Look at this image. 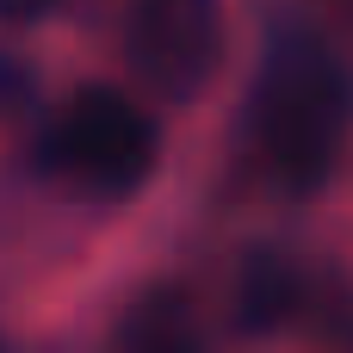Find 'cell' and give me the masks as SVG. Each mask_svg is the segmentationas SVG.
Returning a JSON list of instances; mask_svg holds the SVG:
<instances>
[{"instance_id":"1","label":"cell","mask_w":353,"mask_h":353,"mask_svg":"<svg viewBox=\"0 0 353 353\" xmlns=\"http://www.w3.org/2000/svg\"><path fill=\"white\" fill-rule=\"evenodd\" d=\"M353 130V74L310 31H285L267 43L248 87V143L261 174L304 199L329 186Z\"/></svg>"},{"instance_id":"2","label":"cell","mask_w":353,"mask_h":353,"mask_svg":"<svg viewBox=\"0 0 353 353\" xmlns=\"http://www.w3.org/2000/svg\"><path fill=\"white\" fill-rule=\"evenodd\" d=\"M37 155H43L50 174L74 180L81 192H93V199H124V192H137V186L155 174V161H161V130H155V118H149L130 93L93 81V87H74V93H68V105L50 118Z\"/></svg>"},{"instance_id":"3","label":"cell","mask_w":353,"mask_h":353,"mask_svg":"<svg viewBox=\"0 0 353 353\" xmlns=\"http://www.w3.org/2000/svg\"><path fill=\"white\" fill-rule=\"evenodd\" d=\"M124 56L155 99L192 105L223 62V6L217 0H130Z\"/></svg>"},{"instance_id":"4","label":"cell","mask_w":353,"mask_h":353,"mask_svg":"<svg viewBox=\"0 0 353 353\" xmlns=\"http://www.w3.org/2000/svg\"><path fill=\"white\" fill-rule=\"evenodd\" d=\"M310 304V279L285 248H248L236 267V292H230V316L242 335H279L285 323H298Z\"/></svg>"},{"instance_id":"5","label":"cell","mask_w":353,"mask_h":353,"mask_svg":"<svg viewBox=\"0 0 353 353\" xmlns=\"http://www.w3.org/2000/svg\"><path fill=\"white\" fill-rule=\"evenodd\" d=\"M112 341L130 347V353H192L205 341V329H199L192 298H186L180 285H149V292L124 310V323L112 329Z\"/></svg>"},{"instance_id":"6","label":"cell","mask_w":353,"mask_h":353,"mask_svg":"<svg viewBox=\"0 0 353 353\" xmlns=\"http://www.w3.org/2000/svg\"><path fill=\"white\" fill-rule=\"evenodd\" d=\"M304 310H316V329L323 335H335V341H353V285H335V292H310V304Z\"/></svg>"},{"instance_id":"7","label":"cell","mask_w":353,"mask_h":353,"mask_svg":"<svg viewBox=\"0 0 353 353\" xmlns=\"http://www.w3.org/2000/svg\"><path fill=\"white\" fill-rule=\"evenodd\" d=\"M50 6H62V0H0V19H12V25H25V19H43Z\"/></svg>"}]
</instances>
